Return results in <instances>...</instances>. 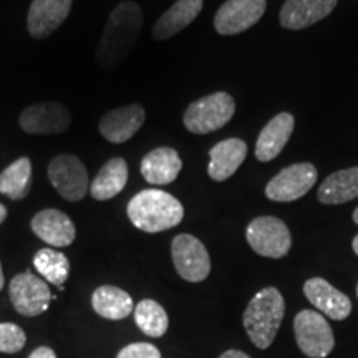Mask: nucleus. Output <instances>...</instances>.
Here are the masks:
<instances>
[{
	"instance_id": "11",
	"label": "nucleus",
	"mask_w": 358,
	"mask_h": 358,
	"mask_svg": "<svg viewBox=\"0 0 358 358\" xmlns=\"http://www.w3.org/2000/svg\"><path fill=\"white\" fill-rule=\"evenodd\" d=\"M266 0H227L214 17L219 35H237L256 25L266 13Z\"/></svg>"
},
{
	"instance_id": "14",
	"label": "nucleus",
	"mask_w": 358,
	"mask_h": 358,
	"mask_svg": "<svg viewBox=\"0 0 358 358\" xmlns=\"http://www.w3.org/2000/svg\"><path fill=\"white\" fill-rule=\"evenodd\" d=\"M73 0H34L27 15L29 34L42 40L50 37L69 17Z\"/></svg>"
},
{
	"instance_id": "31",
	"label": "nucleus",
	"mask_w": 358,
	"mask_h": 358,
	"mask_svg": "<svg viewBox=\"0 0 358 358\" xmlns=\"http://www.w3.org/2000/svg\"><path fill=\"white\" fill-rule=\"evenodd\" d=\"M219 358H250V357L248 355V353L239 352V350H227V352H224Z\"/></svg>"
},
{
	"instance_id": "10",
	"label": "nucleus",
	"mask_w": 358,
	"mask_h": 358,
	"mask_svg": "<svg viewBox=\"0 0 358 358\" xmlns=\"http://www.w3.org/2000/svg\"><path fill=\"white\" fill-rule=\"evenodd\" d=\"M8 295L15 310L24 317L42 315L53 299L47 282L29 271L13 277L8 287Z\"/></svg>"
},
{
	"instance_id": "22",
	"label": "nucleus",
	"mask_w": 358,
	"mask_h": 358,
	"mask_svg": "<svg viewBox=\"0 0 358 358\" xmlns=\"http://www.w3.org/2000/svg\"><path fill=\"white\" fill-rule=\"evenodd\" d=\"M128 182V164L123 158H111L90 185V194L96 201H108L124 189Z\"/></svg>"
},
{
	"instance_id": "27",
	"label": "nucleus",
	"mask_w": 358,
	"mask_h": 358,
	"mask_svg": "<svg viewBox=\"0 0 358 358\" xmlns=\"http://www.w3.org/2000/svg\"><path fill=\"white\" fill-rule=\"evenodd\" d=\"M134 322L143 334L153 338L163 337L169 327L166 310L151 299H145L134 307Z\"/></svg>"
},
{
	"instance_id": "5",
	"label": "nucleus",
	"mask_w": 358,
	"mask_h": 358,
	"mask_svg": "<svg viewBox=\"0 0 358 358\" xmlns=\"http://www.w3.org/2000/svg\"><path fill=\"white\" fill-rule=\"evenodd\" d=\"M245 239L259 256L280 259L292 248V236L284 221L272 216L256 217L245 229Z\"/></svg>"
},
{
	"instance_id": "16",
	"label": "nucleus",
	"mask_w": 358,
	"mask_h": 358,
	"mask_svg": "<svg viewBox=\"0 0 358 358\" xmlns=\"http://www.w3.org/2000/svg\"><path fill=\"white\" fill-rule=\"evenodd\" d=\"M338 0H287L279 20L284 29L302 30L324 20L334 12Z\"/></svg>"
},
{
	"instance_id": "26",
	"label": "nucleus",
	"mask_w": 358,
	"mask_h": 358,
	"mask_svg": "<svg viewBox=\"0 0 358 358\" xmlns=\"http://www.w3.org/2000/svg\"><path fill=\"white\" fill-rule=\"evenodd\" d=\"M34 266L45 280L58 289H64L70 272V261L64 252L53 250L52 248L40 249L34 257Z\"/></svg>"
},
{
	"instance_id": "8",
	"label": "nucleus",
	"mask_w": 358,
	"mask_h": 358,
	"mask_svg": "<svg viewBox=\"0 0 358 358\" xmlns=\"http://www.w3.org/2000/svg\"><path fill=\"white\" fill-rule=\"evenodd\" d=\"M171 256L179 277L187 282H203L211 272V257L198 237L179 234L173 239Z\"/></svg>"
},
{
	"instance_id": "29",
	"label": "nucleus",
	"mask_w": 358,
	"mask_h": 358,
	"mask_svg": "<svg viewBox=\"0 0 358 358\" xmlns=\"http://www.w3.org/2000/svg\"><path fill=\"white\" fill-rule=\"evenodd\" d=\"M116 358H161V352L151 343H129L122 348Z\"/></svg>"
},
{
	"instance_id": "21",
	"label": "nucleus",
	"mask_w": 358,
	"mask_h": 358,
	"mask_svg": "<svg viewBox=\"0 0 358 358\" xmlns=\"http://www.w3.org/2000/svg\"><path fill=\"white\" fill-rule=\"evenodd\" d=\"M201 10H203V0H178L155 24L153 37L156 40L174 37L187 25H191Z\"/></svg>"
},
{
	"instance_id": "18",
	"label": "nucleus",
	"mask_w": 358,
	"mask_h": 358,
	"mask_svg": "<svg viewBox=\"0 0 358 358\" xmlns=\"http://www.w3.org/2000/svg\"><path fill=\"white\" fill-rule=\"evenodd\" d=\"M248 155V145L239 138H227L219 141L209 151L211 163L208 166V174L213 181H226L239 169Z\"/></svg>"
},
{
	"instance_id": "2",
	"label": "nucleus",
	"mask_w": 358,
	"mask_h": 358,
	"mask_svg": "<svg viewBox=\"0 0 358 358\" xmlns=\"http://www.w3.org/2000/svg\"><path fill=\"white\" fill-rule=\"evenodd\" d=\"M127 213L133 226L148 234L173 229L185 217L182 204L173 194L161 189L138 192L128 203Z\"/></svg>"
},
{
	"instance_id": "24",
	"label": "nucleus",
	"mask_w": 358,
	"mask_h": 358,
	"mask_svg": "<svg viewBox=\"0 0 358 358\" xmlns=\"http://www.w3.org/2000/svg\"><path fill=\"white\" fill-rule=\"evenodd\" d=\"M92 306L103 319L123 320L133 312V299L123 289L101 285L92 295Z\"/></svg>"
},
{
	"instance_id": "1",
	"label": "nucleus",
	"mask_w": 358,
	"mask_h": 358,
	"mask_svg": "<svg viewBox=\"0 0 358 358\" xmlns=\"http://www.w3.org/2000/svg\"><path fill=\"white\" fill-rule=\"evenodd\" d=\"M143 10L134 2H122L111 10L100 45L96 48V62L103 70H113L124 58L140 37Z\"/></svg>"
},
{
	"instance_id": "33",
	"label": "nucleus",
	"mask_w": 358,
	"mask_h": 358,
	"mask_svg": "<svg viewBox=\"0 0 358 358\" xmlns=\"http://www.w3.org/2000/svg\"><path fill=\"white\" fill-rule=\"evenodd\" d=\"M352 248H353V252H355L357 256H358V234L355 236V239H353V243H352Z\"/></svg>"
},
{
	"instance_id": "32",
	"label": "nucleus",
	"mask_w": 358,
	"mask_h": 358,
	"mask_svg": "<svg viewBox=\"0 0 358 358\" xmlns=\"http://www.w3.org/2000/svg\"><path fill=\"white\" fill-rule=\"evenodd\" d=\"M6 217H7V208L3 204H0V224L6 221Z\"/></svg>"
},
{
	"instance_id": "23",
	"label": "nucleus",
	"mask_w": 358,
	"mask_h": 358,
	"mask_svg": "<svg viewBox=\"0 0 358 358\" xmlns=\"http://www.w3.org/2000/svg\"><path fill=\"white\" fill-rule=\"evenodd\" d=\"M317 198L322 204H343L358 198V166L327 176L319 187Z\"/></svg>"
},
{
	"instance_id": "19",
	"label": "nucleus",
	"mask_w": 358,
	"mask_h": 358,
	"mask_svg": "<svg viewBox=\"0 0 358 358\" xmlns=\"http://www.w3.org/2000/svg\"><path fill=\"white\" fill-rule=\"evenodd\" d=\"M295 120L290 113H279L262 128L256 143V158L262 163L275 159L282 153L294 131Z\"/></svg>"
},
{
	"instance_id": "15",
	"label": "nucleus",
	"mask_w": 358,
	"mask_h": 358,
	"mask_svg": "<svg viewBox=\"0 0 358 358\" xmlns=\"http://www.w3.org/2000/svg\"><path fill=\"white\" fill-rule=\"evenodd\" d=\"M303 294L317 310L332 320H345L352 312V302L345 294L322 277H313L303 284Z\"/></svg>"
},
{
	"instance_id": "30",
	"label": "nucleus",
	"mask_w": 358,
	"mask_h": 358,
	"mask_svg": "<svg viewBox=\"0 0 358 358\" xmlns=\"http://www.w3.org/2000/svg\"><path fill=\"white\" fill-rule=\"evenodd\" d=\"M29 358H57V355L50 347H38L30 353Z\"/></svg>"
},
{
	"instance_id": "34",
	"label": "nucleus",
	"mask_w": 358,
	"mask_h": 358,
	"mask_svg": "<svg viewBox=\"0 0 358 358\" xmlns=\"http://www.w3.org/2000/svg\"><path fill=\"white\" fill-rule=\"evenodd\" d=\"M3 282H6V280H3V272H2V264H0V290H2V289H3Z\"/></svg>"
},
{
	"instance_id": "20",
	"label": "nucleus",
	"mask_w": 358,
	"mask_h": 358,
	"mask_svg": "<svg viewBox=\"0 0 358 358\" xmlns=\"http://www.w3.org/2000/svg\"><path fill=\"white\" fill-rule=\"evenodd\" d=\"M182 168V161L178 151L173 148L163 146L150 151L141 159V174L150 185L164 186L176 181Z\"/></svg>"
},
{
	"instance_id": "4",
	"label": "nucleus",
	"mask_w": 358,
	"mask_h": 358,
	"mask_svg": "<svg viewBox=\"0 0 358 358\" xmlns=\"http://www.w3.org/2000/svg\"><path fill=\"white\" fill-rule=\"evenodd\" d=\"M236 113V101L229 93L216 92L192 101L182 116L187 131L208 134L226 127Z\"/></svg>"
},
{
	"instance_id": "13",
	"label": "nucleus",
	"mask_w": 358,
	"mask_h": 358,
	"mask_svg": "<svg viewBox=\"0 0 358 358\" xmlns=\"http://www.w3.org/2000/svg\"><path fill=\"white\" fill-rule=\"evenodd\" d=\"M145 108L138 105V103H133V105L115 108L106 115H103L98 129H100L101 136L106 141L122 145V143L131 140L134 134L138 133V129L145 124Z\"/></svg>"
},
{
	"instance_id": "9",
	"label": "nucleus",
	"mask_w": 358,
	"mask_h": 358,
	"mask_svg": "<svg viewBox=\"0 0 358 358\" xmlns=\"http://www.w3.org/2000/svg\"><path fill=\"white\" fill-rule=\"evenodd\" d=\"M317 182V168L310 163H295L284 168L268 181L266 196L275 203H292L301 199Z\"/></svg>"
},
{
	"instance_id": "3",
	"label": "nucleus",
	"mask_w": 358,
	"mask_h": 358,
	"mask_svg": "<svg viewBox=\"0 0 358 358\" xmlns=\"http://www.w3.org/2000/svg\"><path fill=\"white\" fill-rule=\"evenodd\" d=\"M285 313V302L275 287H266L250 299L244 310V329L250 342L261 350L272 345Z\"/></svg>"
},
{
	"instance_id": "28",
	"label": "nucleus",
	"mask_w": 358,
	"mask_h": 358,
	"mask_svg": "<svg viewBox=\"0 0 358 358\" xmlns=\"http://www.w3.org/2000/svg\"><path fill=\"white\" fill-rule=\"evenodd\" d=\"M27 335L17 324H0V352L19 353L25 347Z\"/></svg>"
},
{
	"instance_id": "35",
	"label": "nucleus",
	"mask_w": 358,
	"mask_h": 358,
	"mask_svg": "<svg viewBox=\"0 0 358 358\" xmlns=\"http://www.w3.org/2000/svg\"><path fill=\"white\" fill-rule=\"evenodd\" d=\"M353 222L358 224V208L353 211Z\"/></svg>"
},
{
	"instance_id": "6",
	"label": "nucleus",
	"mask_w": 358,
	"mask_h": 358,
	"mask_svg": "<svg viewBox=\"0 0 358 358\" xmlns=\"http://www.w3.org/2000/svg\"><path fill=\"white\" fill-rule=\"evenodd\" d=\"M295 340L301 352L310 358H325L332 353L335 338L332 327L315 310H302L294 320Z\"/></svg>"
},
{
	"instance_id": "25",
	"label": "nucleus",
	"mask_w": 358,
	"mask_h": 358,
	"mask_svg": "<svg viewBox=\"0 0 358 358\" xmlns=\"http://www.w3.org/2000/svg\"><path fill=\"white\" fill-rule=\"evenodd\" d=\"M32 182V163L29 158H19L13 161L0 173V192L13 201L24 199L30 191Z\"/></svg>"
},
{
	"instance_id": "17",
	"label": "nucleus",
	"mask_w": 358,
	"mask_h": 358,
	"mask_svg": "<svg viewBox=\"0 0 358 358\" xmlns=\"http://www.w3.org/2000/svg\"><path fill=\"white\" fill-rule=\"evenodd\" d=\"M34 234L52 248H69L75 241V224L58 209H43L32 219Z\"/></svg>"
},
{
	"instance_id": "12",
	"label": "nucleus",
	"mask_w": 358,
	"mask_h": 358,
	"mask_svg": "<svg viewBox=\"0 0 358 358\" xmlns=\"http://www.w3.org/2000/svg\"><path fill=\"white\" fill-rule=\"evenodd\" d=\"M20 128L30 134H58L69 129L70 111L57 101H45L29 106L20 115Z\"/></svg>"
},
{
	"instance_id": "36",
	"label": "nucleus",
	"mask_w": 358,
	"mask_h": 358,
	"mask_svg": "<svg viewBox=\"0 0 358 358\" xmlns=\"http://www.w3.org/2000/svg\"><path fill=\"white\" fill-rule=\"evenodd\" d=\"M357 295H358V287H357Z\"/></svg>"
},
{
	"instance_id": "7",
	"label": "nucleus",
	"mask_w": 358,
	"mask_h": 358,
	"mask_svg": "<svg viewBox=\"0 0 358 358\" xmlns=\"http://www.w3.org/2000/svg\"><path fill=\"white\" fill-rule=\"evenodd\" d=\"M48 179L52 186L55 187L62 198L77 203L82 201L90 191L88 171L82 163L73 155H58L48 164Z\"/></svg>"
}]
</instances>
